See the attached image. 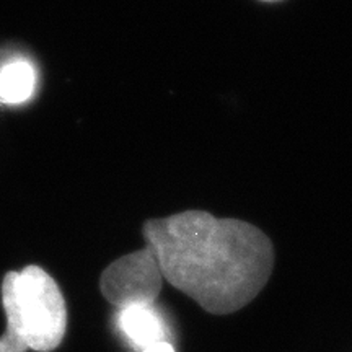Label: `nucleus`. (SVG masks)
Instances as JSON below:
<instances>
[{
  "mask_svg": "<svg viewBox=\"0 0 352 352\" xmlns=\"http://www.w3.org/2000/svg\"><path fill=\"white\" fill-rule=\"evenodd\" d=\"M267 2H271V0H267Z\"/></svg>",
  "mask_w": 352,
  "mask_h": 352,
  "instance_id": "7",
  "label": "nucleus"
},
{
  "mask_svg": "<svg viewBox=\"0 0 352 352\" xmlns=\"http://www.w3.org/2000/svg\"><path fill=\"white\" fill-rule=\"evenodd\" d=\"M142 352H175V349L170 342H160V344L148 347V349H145Z\"/></svg>",
  "mask_w": 352,
  "mask_h": 352,
  "instance_id": "6",
  "label": "nucleus"
},
{
  "mask_svg": "<svg viewBox=\"0 0 352 352\" xmlns=\"http://www.w3.org/2000/svg\"><path fill=\"white\" fill-rule=\"evenodd\" d=\"M164 276L151 246L126 254L101 274V294L118 310L132 305H152L162 290Z\"/></svg>",
  "mask_w": 352,
  "mask_h": 352,
  "instance_id": "3",
  "label": "nucleus"
},
{
  "mask_svg": "<svg viewBox=\"0 0 352 352\" xmlns=\"http://www.w3.org/2000/svg\"><path fill=\"white\" fill-rule=\"evenodd\" d=\"M7 329L0 352H50L64 340L67 308L56 280L39 266L8 272L2 284Z\"/></svg>",
  "mask_w": 352,
  "mask_h": 352,
  "instance_id": "2",
  "label": "nucleus"
},
{
  "mask_svg": "<svg viewBox=\"0 0 352 352\" xmlns=\"http://www.w3.org/2000/svg\"><path fill=\"white\" fill-rule=\"evenodd\" d=\"M144 236L164 279L214 315L254 300L274 266L272 243L259 228L204 210L148 220Z\"/></svg>",
  "mask_w": 352,
  "mask_h": 352,
  "instance_id": "1",
  "label": "nucleus"
},
{
  "mask_svg": "<svg viewBox=\"0 0 352 352\" xmlns=\"http://www.w3.org/2000/svg\"><path fill=\"white\" fill-rule=\"evenodd\" d=\"M116 324L132 347L140 352L168 342V328L160 310L153 305H132L118 310Z\"/></svg>",
  "mask_w": 352,
  "mask_h": 352,
  "instance_id": "4",
  "label": "nucleus"
},
{
  "mask_svg": "<svg viewBox=\"0 0 352 352\" xmlns=\"http://www.w3.org/2000/svg\"><path fill=\"white\" fill-rule=\"evenodd\" d=\"M36 88V70L23 57L8 60L0 67V101L20 104L32 98Z\"/></svg>",
  "mask_w": 352,
  "mask_h": 352,
  "instance_id": "5",
  "label": "nucleus"
}]
</instances>
